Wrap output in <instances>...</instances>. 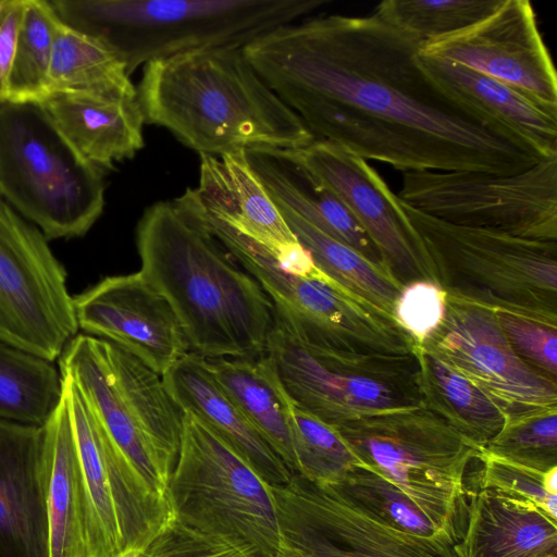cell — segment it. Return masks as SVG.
<instances>
[{
	"label": "cell",
	"mask_w": 557,
	"mask_h": 557,
	"mask_svg": "<svg viewBox=\"0 0 557 557\" xmlns=\"http://www.w3.org/2000/svg\"><path fill=\"white\" fill-rule=\"evenodd\" d=\"M292 152L320 186L346 206L403 285L429 280L398 196L367 160L318 139Z\"/></svg>",
	"instance_id": "obj_16"
},
{
	"label": "cell",
	"mask_w": 557,
	"mask_h": 557,
	"mask_svg": "<svg viewBox=\"0 0 557 557\" xmlns=\"http://www.w3.org/2000/svg\"><path fill=\"white\" fill-rule=\"evenodd\" d=\"M78 329L129 351L160 375L190 351L169 300L140 272L107 276L73 296Z\"/></svg>",
	"instance_id": "obj_18"
},
{
	"label": "cell",
	"mask_w": 557,
	"mask_h": 557,
	"mask_svg": "<svg viewBox=\"0 0 557 557\" xmlns=\"http://www.w3.org/2000/svg\"><path fill=\"white\" fill-rule=\"evenodd\" d=\"M420 53L453 61L557 104L556 71L527 0H503L473 25L423 42Z\"/></svg>",
	"instance_id": "obj_17"
},
{
	"label": "cell",
	"mask_w": 557,
	"mask_h": 557,
	"mask_svg": "<svg viewBox=\"0 0 557 557\" xmlns=\"http://www.w3.org/2000/svg\"><path fill=\"white\" fill-rule=\"evenodd\" d=\"M27 0H0V102L9 99V75Z\"/></svg>",
	"instance_id": "obj_43"
},
{
	"label": "cell",
	"mask_w": 557,
	"mask_h": 557,
	"mask_svg": "<svg viewBox=\"0 0 557 557\" xmlns=\"http://www.w3.org/2000/svg\"><path fill=\"white\" fill-rule=\"evenodd\" d=\"M162 380L183 412L197 416L268 484L289 482L293 473L216 382L203 357L187 354Z\"/></svg>",
	"instance_id": "obj_24"
},
{
	"label": "cell",
	"mask_w": 557,
	"mask_h": 557,
	"mask_svg": "<svg viewBox=\"0 0 557 557\" xmlns=\"http://www.w3.org/2000/svg\"><path fill=\"white\" fill-rule=\"evenodd\" d=\"M0 557H50L42 426L0 420Z\"/></svg>",
	"instance_id": "obj_19"
},
{
	"label": "cell",
	"mask_w": 557,
	"mask_h": 557,
	"mask_svg": "<svg viewBox=\"0 0 557 557\" xmlns=\"http://www.w3.org/2000/svg\"><path fill=\"white\" fill-rule=\"evenodd\" d=\"M65 25L111 49L128 76L189 51L244 48L327 0H49Z\"/></svg>",
	"instance_id": "obj_4"
},
{
	"label": "cell",
	"mask_w": 557,
	"mask_h": 557,
	"mask_svg": "<svg viewBox=\"0 0 557 557\" xmlns=\"http://www.w3.org/2000/svg\"><path fill=\"white\" fill-rule=\"evenodd\" d=\"M363 466L461 536L466 474L483 448L423 405L379 412L334 426Z\"/></svg>",
	"instance_id": "obj_8"
},
{
	"label": "cell",
	"mask_w": 557,
	"mask_h": 557,
	"mask_svg": "<svg viewBox=\"0 0 557 557\" xmlns=\"http://www.w3.org/2000/svg\"><path fill=\"white\" fill-rule=\"evenodd\" d=\"M104 173L40 103L0 102V196L50 239L85 235L104 207Z\"/></svg>",
	"instance_id": "obj_6"
},
{
	"label": "cell",
	"mask_w": 557,
	"mask_h": 557,
	"mask_svg": "<svg viewBox=\"0 0 557 557\" xmlns=\"http://www.w3.org/2000/svg\"><path fill=\"white\" fill-rule=\"evenodd\" d=\"M557 519L494 488L467 494L462 557H557Z\"/></svg>",
	"instance_id": "obj_25"
},
{
	"label": "cell",
	"mask_w": 557,
	"mask_h": 557,
	"mask_svg": "<svg viewBox=\"0 0 557 557\" xmlns=\"http://www.w3.org/2000/svg\"><path fill=\"white\" fill-rule=\"evenodd\" d=\"M257 280L275 322L305 343L362 354H414V341L394 317L331 278L300 277L272 262Z\"/></svg>",
	"instance_id": "obj_14"
},
{
	"label": "cell",
	"mask_w": 557,
	"mask_h": 557,
	"mask_svg": "<svg viewBox=\"0 0 557 557\" xmlns=\"http://www.w3.org/2000/svg\"><path fill=\"white\" fill-rule=\"evenodd\" d=\"M58 367L62 375L76 384L111 441L143 482L153 494L166 499L171 472L122 400L102 339L78 333L63 349Z\"/></svg>",
	"instance_id": "obj_21"
},
{
	"label": "cell",
	"mask_w": 557,
	"mask_h": 557,
	"mask_svg": "<svg viewBox=\"0 0 557 557\" xmlns=\"http://www.w3.org/2000/svg\"><path fill=\"white\" fill-rule=\"evenodd\" d=\"M265 355L295 406L332 426L422 405L416 354L323 348L300 341L275 322Z\"/></svg>",
	"instance_id": "obj_9"
},
{
	"label": "cell",
	"mask_w": 557,
	"mask_h": 557,
	"mask_svg": "<svg viewBox=\"0 0 557 557\" xmlns=\"http://www.w3.org/2000/svg\"><path fill=\"white\" fill-rule=\"evenodd\" d=\"M446 296L437 284L429 280L409 283L401 289L394 307V317L416 344H423L441 325L445 317Z\"/></svg>",
	"instance_id": "obj_41"
},
{
	"label": "cell",
	"mask_w": 557,
	"mask_h": 557,
	"mask_svg": "<svg viewBox=\"0 0 557 557\" xmlns=\"http://www.w3.org/2000/svg\"><path fill=\"white\" fill-rule=\"evenodd\" d=\"M66 281L48 239L0 196V341L57 361L79 331Z\"/></svg>",
	"instance_id": "obj_12"
},
{
	"label": "cell",
	"mask_w": 557,
	"mask_h": 557,
	"mask_svg": "<svg viewBox=\"0 0 557 557\" xmlns=\"http://www.w3.org/2000/svg\"><path fill=\"white\" fill-rule=\"evenodd\" d=\"M414 354L422 405L484 448L507 422L506 410L425 344Z\"/></svg>",
	"instance_id": "obj_29"
},
{
	"label": "cell",
	"mask_w": 557,
	"mask_h": 557,
	"mask_svg": "<svg viewBox=\"0 0 557 557\" xmlns=\"http://www.w3.org/2000/svg\"><path fill=\"white\" fill-rule=\"evenodd\" d=\"M113 381L127 410L172 473L180 451L184 412L168 392L162 375L129 351L103 341Z\"/></svg>",
	"instance_id": "obj_30"
},
{
	"label": "cell",
	"mask_w": 557,
	"mask_h": 557,
	"mask_svg": "<svg viewBox=\"0 0 557 557\" xmlns=\"http://www.w3.org/2000/svg\"><path fill=\"white\" fill-rule=\"evenodd\" d=\"M283 557H462L459 541L398 531L352 500L335 483L294 473L271 485Z\"/></svg>",
	"instance_id": "obj_13"
},
{
	"label": "cell",
	"mask_w": 557,
	"mask_h": 557,
	"mask_svg": "<svg viewBox=\"0 0 557 557\" xmlns=\"http://www.w3.org/2000/svg\"><path fill=\"white\" fill-rule=\"evenodd\" d=\"M212 375L264 441L296 473L293 448L295 404L268 355L206 359Z\"/></svg>",
	"instance_id": "obj_28"
},
{
	"label": "cell",
	"mask_w": 557,
	"mask_h": 557,
	"mask_svg": "<svg viewBox=\"0 0 557 557\" xmlns=\"http://www.w3.org/2000/svg\"><path fill=\"white\" fill-rule=\"evenodd\" d=\"M123 557H151L146 550H133L124 555Z\"/></svg>",
	"instance_id": "obj_44"
},
{
	"label": "cell",
	"mask_w": 557,
	"mask_h": 557,
	"mask_svg": "<svg viewBox=\"0 0 557 557\" xmlns=\"http://www.w3.org/2000/svg\"><path fill=\"white\" fill-rule=\"evenodd\" d=\"M497 457L541 471L557 467V406L531 409L508 418L483 448Z\"/></svg>",
	"instance_id": "obj_38"
},
{
	"label": "cell",
	"mask_w": 557,
	"mask_h": 557,
	"mask_svg": "<svg viewBox=\"0 0 557 557\" xmlns=\"http://www.w3.org/2000/svg\"><path fill=\"white\" fill-rule=\"evenodd\" d=\"M63 394L64 379L53 361L0 341V420L44 426Z\"/></svg>",
	"instance_id": "obj_32"
},
{
	"label": "cell",
	"mask_w": 557,
	"mask_h": 557,
	"mask_svg": "<svg viewBox=\"0 0 557 557\" xmlns=\"http://www.w3.org/2000/svg\"><path fill=\"white\" fill-rule=\"evenodd\" d=\"M59 17L48 0H27L10 75L12 102L40 103L49 97V71Z\"/></svg>",
	"instance_id": "obj_34"
},
{
	"label": "cell",
	"mask_w": 557,
	"mask_h": 557,
	"mask_svg": "<svg viewBox=\"0 0 557 557\" xmlns=\"http://www.w3.org/2000/svg\"><path fill=\"white\" fill-rule=\"evenodd\" d=\"M293 448L296 473L315 483H339L362 465L336 429L295 406Z\"/></svg>",
	"instance_id": "obj_37"
},
{
	"label": "cell",
	"mask_w": 557,
	"mask_h": 557,
	"mask_svg": "<svg viewBox=\"0 0 557 557\" xmlns=\"http://www.w3.org/2000/svg\"><path fill=\"white\" fill-rule=\"evenodd\" d=\"M400 203L429 280L447 296L557 318V242L458 225Z\"/></svg>",
	"instance_id": "obj_5"
},
{
	"label": "cell",
	"mask_w": 557,
	"mask_h": 557,
	"mask_svg": "<svg viewBox=\"0 0 557 557\" xmlns=\"http://www.w3.org/2000/svg\"><path fill=\"white\" fill-rule=\"evenodd\" d=\"M423 344L483 389L509 417L557 406V383L516 355L487 306L446 296L445 317Z\"/></svg>",
	"instance_id": "obj_15"
},
{
	"label": "cell",
	"mask_w": 557,
	"mask_h": 557,
	"mask_svg": "<svg viewBox=\"0 0 557 557\" xmlns=\"http://www.w3.org/2000/svg\"><path fill=\"white\" fill-rule=\"evenodd\" d=\"M335 484L352 500L398 531L426 539L449 537L460 541V535L447 529L395 484L367 466H355Z\"/></svg>",
	"instance_id": "obj_35"
},
{
	"label": "cell",
	"mask_w": 557,
	"mask_h": 557,
	"mask_svg": "<svg viewBox=\"0 0 557 557\" xmlns=\"http://www.w3.org/2000/svg\"><path fill=\"white\" fill-rule=\"evenodd\" d=\"M145 550L151 557H249L235 546L194 531L173 518Z\"/></svg>",
	"instance_id": "obj_42"
},
{
	"label": "cell",
	"mask_w": 557,
	"mask_h": 557,
	"mask_svg": "<svg viewBox=\"0 0 557 557\" xmlns=\"http://www.w3.org/2000/svg\"><path fill=\"white\" fill-rule=\"evenodd\" d=\"M421 41L375 13L280 26L243 50L314 139L405 172L515 174L545 159L453 98Z\"/></svg>",
	"instance_id": "obj_1"
},
{
	"label": "cell",
	"mask_w": 557,
	"mask_h": 557,
	"mask_svg": "<svg viewBox=\"0 0 557 557\" xmlns=\"http://www.w3.org/2000/svg\"><path fill=\"white\" fill-rule=\"evenodd\" d=\"M165 497L172 518L249 557H283L271 485L197 416L185 411Z\"/></svg>",
	"instance_id": "obj_7"
},
{
	"label": "cell",
	"mask_w": 557,
	"mask_h": 557,
	"mask_svg": "<svg viewBox=\"0 0 557 557\" xmlns=\"http://www.w3.org/2000/svg\"><path fill=\"white\" fill-rule=\"evenodd\" d=\"M62 376L85 496L89 557L145 550L172 518L168 500L148 488L76 384Z\"/></svg>",
	"instance_id": "obj_11"
},
{
	"label": "cell",
	"mask_w": 557,
	"mask_h": 557,
	"mask_svg": "<svg viewBox=\"0 0 557 557\" xmlns=\"http://www.w3.org/2000/svg\"><path fill=\"white\" fill-rule=\"evenodd\" d=\"M49 90L50 95L133 92L136 87L124 63L111 49L59 18L52 47Z\"/></svg>",
	"instance_id": "obj_33"
},
{
	"label": "cell",
	"mask_w": 557,
	"mask_h": 557,
	"mask_svg": "<svg viewBox=\"0 0 557 557\" xmlns=\"http://www.w3.org/2000/svg\"><path fill=\"white\" fill-rule=\"evenodd\" d=\"M42 430L50 557H89L86 504L65 387Z\"/></svg>",
	"instance_id": "obj_27"
},
{
	"label": "cell",
	"mask_w": 557,
	"mask_h": 557,
	"mask_svg": "<svg viewBox=\"0 0 557 557\" xmlns=\"http://www.w3.org/2000/svg\"><path fill=\"white\" fill-rule=\"evenodd\" d=\"M516 355L557 383V318L511 308H491Z\"/></svg>",
	"instance_id": "obj_39"
},
{
	"label": "cell",
	"mask_w": 557,
	"mask_h": 557,
	"mask_svg": "<svg viewBox=\"0 0 557 557\" xmlns=\"http://www.w3.org/2000/svg\"><path fill=\"white\" fill-rule=\"evenodd\" d=\"M186 191L205 212L265 247L274 258L299 244L250 168L246 151L201 154L199 183Z\"/></svg>",
	"instance_id": "obj_20"
},
{
	"label": "cell",
	"mask_w": 557,
	"mask_h": 557,
	"mask_svg": "<svg viewBox=\"0 0 557 557\" xmlns=\"http://www.w3.org/2000/svg\"><path fill=\"white\" fill-rule=\"evenodd\" d=\"M419 60L444 90L479 117L531 146L544 158L557 156V104L453 61L420 51Z\"/></svg>",
	"instance_id": "obj_23"
},
{
	"label": "cell",
	"mask_w": 557,
	"mask_h": 557,
	"mask_svg": "<svg viewBox=\"0 0 557 557\" xmlns=\"http://www.w3.org/2000/svg\"><path fill=\"white\" fill-rule=\"evenodd\" d=\"M140 272L169 300L206 359L265 354L271 300L227 249L176 199L149 206L136 227Z\"/></svg>",
	"instance_id": "obj_2"
},
{
	"label": "cell",
	"mask_w": 557,
	"mask_h": 557,
	"mask_svg": "<svg viewBox=\"0 0 557 557\" xmlns=\"http://www.w3.org/2000/svg\"><path fill=\"white\" fill-rule=\"evenodd\" d=\"M275 205L320 271L350 293L394 317L396 300L405 285L386 265L369 260L286 207Z\"/></svg>",
	"instance_id": "obj_31"
},
{
	"label": "cell",
	"mask_w": 557,
	"mask_h": 557,
	"mask_svg": "<svg viewBox=\"0 0 557 557\" xmlns=\"http://www.w3.org/2000/svg\"><path fill=\"white\" fill-rule=\"evenodd\" d=\"M502 1L387 0L377 4L374 13L423 44L473 25L490 15Z\"/></svg>",
	"instance_id": "obj_36"
},
{
	"label": "cell",
	"mask_w": 557,
	"mask_h": 557,
	"mask_svg": "<svg viewBox=\"0 0 557 557\" xmlns=\"http://www.w3.org/2000/svg\"><path fill=\"white\" fill-rule=\"evenodd\" d=\"M480 487L497 490L533 503L557 519V467L541 472L490 454L483 449Z\"/></svg>",
	"instance_id": "obj_40"
},
{
	"label": "cell",
	"mask_w": 557,
	"mask_h": 557,
	"mask_svg": "<svg viewBox=\"0 0 557 557\" xmlns=\"http://www.w3.org/2000/svg\"><path fill=\"white\" fill-rule=\"evenodd\" d=\"M397 196L449 223L557 242V156L515 174L405 172Z\"/></svg>",
	"instance_id": "obj_10"
},
{
	"label": "cell",
	"mask_w": 557,
	"mask_h": 557,
	"mask_svg": "<svg viewBox=\"0 0 557 557\" xmlns=\"http://www.w3.org/2000/svg\"><path fill=\"white\" fill-rule=\"evenodd\" d=\"M136 90L145 122L166 128L200 156L252 148L294 150L314 140L239 47L149 62Z\"/></svg>",
	"instance_id": "obj_3"
},
{
	"label": "cell",
	"mask_w": 557,
	"mask_h": 557,
	"mask_svg": "<svg viewBox=\"0 0 557 557\" xmlns=\"http://www.w3.org/2000/svg\"><path fill=\"white\" fill-rule=\"evenodd\" d=\"M246 158L275 203L286 207L369 260L386 265L351 212L335 195L310 176L290 149L252 148L246 150Z\"/></svg>",
	"instance_id": "obj_26"
},
{
	"label": "cell",
	"mask_w": 557,
	"mask_h": 557,
	"mask_svg": "<svg viewBox=\"0 0 557 557\" xmlns=\"http://www.w3.org/2000/svg\"><path fill=\"white\" fill-rule=\"evenodd\" d=\"M40 104L75 150L103 172L145 146L137 90L55 92Z\"/></svg>",
	"instance_id": "obj_22"
}]
</instances>
